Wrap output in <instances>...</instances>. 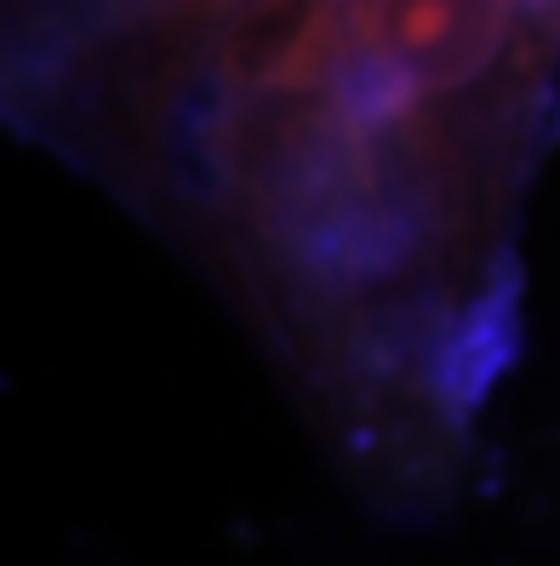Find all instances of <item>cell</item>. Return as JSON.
<instances>
[{"label":"cell","instance_id":"obj_1","mask_svg":"<svg viewBox=\"0 0 560 566\" xmlns=\"http://www.w3.org/2000/svg\"><path fill=\"white\" fill-rule=\"evenodd\" d=\"M235 0H81V18L97 29L115 23H212Z\"/></svg>","mask_w":560,"mask_h":566}]
</instances>
